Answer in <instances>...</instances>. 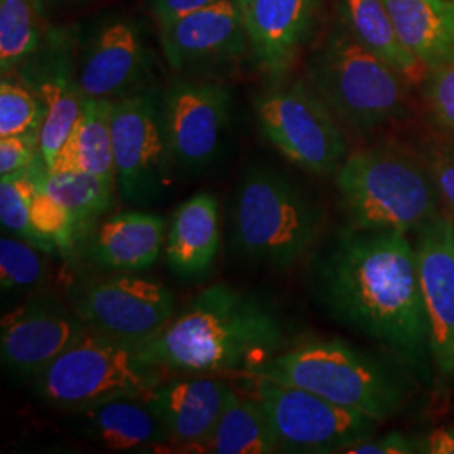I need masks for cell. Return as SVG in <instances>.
Segmentation results:
<instances>
[{
    "label": "cell",
    "instance_id": "5b68a950",
    "mask_svg": "<svg viewBox=\"0 0 454 454\" xmlns=\"http://www.w3.org/2000/svg\"><path fill=\"white\" fill-rule=\"evenodd\" d=\"M335 184L348 226L356 229L409 234L442 212L427 162L397 146L348 153Z\"/></svg>",
    "mask_w": 454,
    "mask_h": 454
},
{
    "label": "cell",
    "instance_id": "d6a6232c",
    "mask_svg": "<svg viewBox=\"0 0 454 454\" xmlns=\"http://www.w3.org/2000/svg\"><path fill=\"white\" fill-rule=\"evenodd\" d=\"M424 101L433 125L454 138V61L429 71L424 82Z\"/></svg>",
    "mask_w": 454,
    "mask_h": 454
},
{
    "label": "cell",
    "instance_id": "836d02e7",
    "mask_svg": "<svg viewBox=\"0 0 454 454\" xmlns=\"http://www.w3.org/2000/svg\"><path fill=\"white\" fill-rule=\"evenodd\" d=\"M427 167L436 184L441 204L450 215H454V138L434 146L427 159Z\"/></svg>",
    "mask_w": 454,
    "mask_h": 454
},
{
    "label": "cell",
    "instance_id": "d4e9b609",
    "mask_svg": "<svg viewBox=\"0 0 454 454\" xmlns=\"http://www.w3.org/2000/svg\"><path fill=\"white\" fill-rule=\"evenodd\" d=\"M337 5L348 33L406 80L426 69L401 41L382 0H337Z\"/></svg>",
    "mask_w": 454,
    "mask_h": 454
},
{
    "label": "cell",
    "instance_id": "7a4b0ae2",
    "mask_svg": "<svg viewBox=\"0 0 454 454\" xmlns=\"http://www.w3.org/2000/svg\"><path fill=\"white\" fill-rule=\"evenodd\" d=\"M286 325L260 294L215 283L138 347L142 360L162 372L251 375L283 350Z\"/></svg>",
    "mask_w": 454,
    "mask_h": 454
},
{
    "label": "cell",
    "instance_id": "4fadbf2b",
    "mask_svg": "<svg viewBox=\"0 0 454 454\" xmlns=\"http://www.w3.org/2000/svg\"><path fill=\"white\" fill-rule=\"evenodd\" d=\"M232 93L221 82L177 80L163 91L165 130L179 168L202 172L219 157L231 121Z\"/></svg>",
    "mask_w": 454,
    "mask_h": 454
},
{
    "label": "cell",
    "instance_id": "4dcf8cb0",
    "mask_svg": "<svg viewBox=\"0 0 454 454\" xmlns=\"http://www.w3.org/2000/svg\"><path fill=\"white\" fill-rule=\"evenodd\" d=\"M44 106L24 82H0V138L26 137L39 142L44 123Z\"/></svg>",
    "mask_w": 454,
    "mask_h": 454
},
{
    "label": "cell",
    "instance_id": "d590c367",
    "mask_svg": "<svg viewBox=\"0 0 454 454\" xmlns=\"http://www.w3.org/2000/svg\"><path fill=\"white\" fill-rule=\"evenodd\" d=\"M418 438L404 431H389L384 436H372L352 446L345 454H418Z\"/></svg>",
    "mask_w": 454,
    "mask_h": 454
},
{
    "label": "cell",
    "instance_id": "277c9868",
    "mask_svg": "<svg viewBox=\"0 0 454 454\" xmlns=\"http://www.w3.org/2000/svg\"><path fill=\"white\" fill-rule=\"evenodd\" d=\"M322 206L307 189L271 167H249L231 206V241L244 258L292 268L324 232Z\"/></svg>",
    "mask_w": 454,
    "mask_h": 454
},
{
    "label": "cell",
    "instance_id": "f1b7e54d",
    "mask_svg": "<svg viewBox=\"0 0 454 454\" xmlns=\"http://www.w3.org/2000/svg\"><path fill=\"white\" fill-rule=\"evenodd\" d=\"M39 251L20 238L4 234L0 239V285L4 296L33 294L46 281L48 268Z\"/></svg>",
    "mask_w": 454,
    "mask_h": 454
},
{
    "label": "cell",
    "instance_id": "8d00e7d4",
    "mask_svg": "<svg viewBox=\"0 0 454 454\" xmlns=\"http://www.w3.org/2000/svg\"><path fill=\"white\" fill-rule=\"evenodd\" d=\"M219 0H150V11L159 27L167 26L180 17L206 9Z\"/></svg>",
    "mask_w": 454,
    "mask_h": 454
},
{
    "label": "cell",
    "instance_id": "7402d4cb",
    "mask_svg": "<svg viewBox=\"0 0 454 454\" xmlns=\"http://www.w3.org/2000/svg\"><path fill=\"white\" fill-rule=\"evenodd\" d=\"M80 414L88 439L110 451H148L167 446L162 424L144 397H120Z\"/></svg>",
    "mask_w": 454,
    "mask_h": 454
},
{
    "label": "cell",
    "instance_id": "8992f818",
    "mask_svg": "<svg viewBox=\"0 0 454 454\" xmlns=\"http://www.w3.org/2000/svg\"><path fill=\"white\" fill-rule=\"evenodd\" d=\"M309 82L356 133H371L407 116L406 78L335 24L307 67Z\"/></svg>",
    "mask_w": 454,
    "mask_h": 454
},
{
    "label": "cell",
    "instance_id": "44dd1931",
    "mask_svg": "<svg viewBox=\"0 0 454 454\" xmlns=\"http://www.w3.org/2000/svg\"><path fill=\"white\" fill-rule=\"evenodd\" d=\"M221 249L219 202L211 192L184 200L174 212L165 241L168 268L180 278H197L211 270Z\"/></svg>",
    "mask_w": 454,
    "mask_h": 454
},
{
    "label": "cell",
    "instance_id": "2e32d148",
    "mask_svg": "<svg viewBox=\"0 0 454 454\" xmlns=\"http://www.w3.org/2000/svg\"><path fill=\"white\" fill-rule=\"evenodd\" d=\"M153 58L133 20H114L95 35L82 58L78 82L84 98L120 99L145 90Z\"/></svg>",
    "mask_w": 454,
    "mask_h": 454
},
{
    "label": "cell",
    "instance_id": "3957f363",
    "mask_svg": "<svg viewBox=\"0 0 454 454\" xmlns=\"http://www.w3.org/2000/svg\"><path fill=\"white\" fill-rule=\"evenodd\" d=\"M249 379H270L382 422L412 399L418 379L389 354L377 356L340 339H311L283 348Z\"/></svg>",
    "mask_w": 454,
    "mask_h": 454
},
{
    "label": "cell",
    "instance_id": "484cf974",
    "mask_svg": "<svg viewBox=\"0 0 454 454\" xmlns=\"http://www.w3.org/2000/svg\"><path fill=\"white\" fill-rule=\"evenodd\" d=\"M200 453H278L270 421L260 399L254 394L243 395L234 390L211 436L200 448Z\"/></svg>",
    "mask_w": 454,
    "mask_h": 454
},
{
    "label": "cell",
    "instance_id": "30bf717a",
    "mask_svg": "<svg viewBox=\"0 0 454 454\" xmlns=\"http://www.w3.org/2000/svg\"><path fill=\"white\" fill-rule=\"evenodd\" d=\"M278 453H345L377 433L379 421L322 395L270 379H253Z\"/></svg>",
    "mask_w": 454,
    "mask_h": 454
},
{
    "label": "cell",
    "instance_id": "74e56055",
    "mask_svg": "<svg viewBox=\"0 0 454 454\" xmlns=\"http://www.w3.org/2000/svg\"><path fill=\"white\" fill-rule=\"evenodd\" d=\"M421 454H454V426H439L418 438Z\"/></svg>",
    "mask_w": 454,
    "mask_h": 454
},
{
    "label": "cell",
    "instance_id": "9a60e30c",
    "mask_svg": "<svg viewBox=\"0 0 454 454\" xmlns=\"http://www.w3.org/2000/svg\"><path fill=\"white\" fill-rule=\"evenodd\" d=\"M438 382H454V223L441 212L414 232Z\"/></svg>",
    "mask_w": 454,
    "mask_h": 454
},
{
    "label": "cell",
    "instance_id": "e0dca14e",
    "mask_svg": "<svg viewBox=\"0 0 454 454\" xmlns=\"http://www.w3.org/2000/svg\"><path fill=\"white\" fill-rule=\"evenodd\" d=\"M234 389L214 375L162 380L144 399L162 424L168 444L200 451L223 416Z\"/></svg>",
    "mask_w": 454,
    "mask_h": 454
},
{
    "label": "cell",
    "instance_id": "ba28073f",
    "mask_svg": "<svg viewBox=\"0 0 454 454\" xmlns=\"http://www.w3.org/2000/svg\"><path fill=\"white\" fill-rule=\"evenodd\" d=\"M262 137L298 168L335 176L348 157L339 118L309 82H276L256 98Z\"/></svg>",
    "mask_w": 454,
    "mask_h": 454
},
{
    "label": "cell",
    "instance_id": "1f68e13d",
    "mask_svg": "<svg viewBox=\"0 0 454 454\" xmlns=\"http://www.w3.org/2000/svg\"><path fill=\"white\" fill-rule=\"evenodd\" d=\"M31 223L34 231L48 244L51 253L58 251L63 256H69L84 241L82 227L73 212L39 189L31 204Z\"/></svg>",
    "mask_w": 454,
    "mask_h": 454
},
{
    "label": "cell",
    "instance_id": "52a82bcc",
    "mask_svg": "<svg viewBox=\"0 0 454 454\" xmlns=\"http://www.w3.org/2000/svg\"><path fill=\"white\" fill-rule=\"evenodd\" d=\"M163 380L138 347L86 328L78 340L34 379V395L49 407L82 412L120 399L144 397Z\"/></svg>",
    "mask_w": 454,
    "mask_h": 454
},
{
    "label": "cell",
    "instance_id": "6da1fadb",
    "mask_svg": "<svg viewBox=\"0 0 454 454\" xmlns=\"http://www.w3.org/2000/svg\"><path fill=\"white\" fill-rule=\"evenodd\" d=\"M320 309L397 358L422 387L438 382L416 246L406 232L340 229L315 258Z\"/></svg>",
    "mask_w": 454,
    "mask_h": 454
},
{
    "label": "cell",
    "instance_id": "ffe728a7",
    "mask_svg": "<svg viewBox=\"0 0 454 454\" xmlns=\"http://www.w3.org/2000/svg\"><path fill=\"white\" fill-rule=\"evenodd\" d=\"M165 241L167 224L162 215L118 212L93 229L88 238L86 260L103 271L140 273L159 261Z\"/></svg>",
    "mask_w": 454,
    "mask_h": 454
},
{
    "label": "cell",
    "instance_id": "f35d334b",
    "mask_svg": "<svg viewBox=\"0 0 454 454\" xmlns=\"http://www.w3.org/2000/svg\"><path fill=\"white\" fill-rule=\"evenodd\" d=\"M236 2H238V4H239V7H241V9H243V12H244V9H246V5H247V0H236Z\"/></svg>",
    "mask_w": 454,
    "mask_h": 454
},
{
    "label": "cell",
    "instance_id": "e575fe53",
    "mask_svg": "<svg viewBox=\"0 0 454 454\" xmlns=\"http://www.w3.org/2000/svg\"><path fill=\"white\" fill-rule=\"evenodd\" d=\"M39 157L37 140L26 137L0 138V177L29 170Z\"/></svg>",
    "mask_w": 454,
    "mask_h": 454
},
{
    "label": "cell",
    "instance_id": "5bb4252c",
    "mask_svg": "<svg viewBox=\"0 0 454 454\" xmlns=\"http://www.w3.org/2000/svg\"><path fill=\"white\" fill-rule=\"evenodd\" d=\"M168 66L179 74H209L236 65L247 52L243 9L236 0H219L206 9L160 26Z\"/></svg>",
    "mask_w": 454,
    "mask_h": 454
},
{
    "label": "cell",
    "instance_id": "cb8c5ba5",
    "mask_svg": "<svg viewBox=\"0 0 454 454\" xmlns=\"http://www.w3.org/2000/svg\"><path fill=\"white\" fill-rule=\"evenodd\" d=\"M112 99L84 98L80 120L49 172L84 170L116 185Z\"/></svg>",
    "mask_w": 454,
    "mask_h": 454
},
{
    "label": "cell",
    "instance_id": "ab89813d",
    "mask_svg": "<svg viewBox=\"0 0 454 454\" xmlns=\"http://www.w3.org/2000/svg\"><path fill=\"white\" fill-rule=\"evenodd\" d=\"M52 2H65V0H52Z\"/></svg>",
    "mask_w": 454,
    "mask_h": 454
},
{
    "label": "cell",
    "instance_id": "7c38bea8",
    "mask_svg": "<svg viewBox=\"0 0 454 454\" xmlns=\"http://www.w3.org/2000/svg\"><path fill=\"white\" fill-rule=\"evenodd\" d=\"M67 300L35 292L2 317V367L16 380H34L86 332Z\"/></svg>",
    "mask_w": 454,
    "mask_h": 454
},
{
    "label": "cell",
    "instance_id": "d6986e66",
    "mask_svg": "<svg viewBox=\"0 0 454 454\" xmlns=\"http://www.w3.org/2000/svg\"><path fill=\"white\" fill-rule=\"evenodd\" d=\"M318 0H247L244 9L251 52L261 71L275 82H286L305 48Z\"/></svg>",
    "mask_w": 454,
    "mask_h": 454
},
{
    "label": "cell",
    "instance_id": "8fae6325",
    "mask_svg": "<svg viewBox=\"0 0 454 454\" xmlns=\"http://www.w3.org/2000/svg\"><path fill=\"white\" fill-rule=\"evenodd\" d=\"M108 273L73 281L66 293L67 303L88 328L140 347L176 315L174 294L150 276Z\"/></svg>",
    "mask_w": 454,
    "mask_h": 454
},
{
    "label": "cell",
    "instance_id": "83f0119b",
    "mask_svg": "<svg viewBox=\"0 0 454 454\" xmlns=\"http://www.w3.org/2000/svg\"><path fill=\"white\" fill-rule=\"evenodd\" d=\"M39 0H0V67L11 73L41 48Z\"/></svg>",
    "mask_w": 454,
    "mask_h": 454
},
{
    "label": "cell",
    "instance_id": "9c48e42d",
    "mask_svg": "<svg viewBox=\"0 0 454 454\" xmlns=\"http://www.w3.org/2000/svg\"><path fill=\"white\" fill-rule=\"evenodd\" d=\"M116 192L129 206H150L168 192L177 167L165 130L163 91L146 86L112 108Z\"/></svg>",
    "mask_w": 454,
    "mask_h": 454
},
{
    "label": "cell",
    "instance_id": "4316f807",
    "mask_svg": "<svg viewBox=\"0 0 454 454\" xmlns=\"http://www.w3.org/2000/svg\"><path fill=\"white\" fill-rule=\"evenodd\" d=\"M35 189L52 195L73 212L84 239L97 227L98 219L112 209L116 185L84 170L49 172L39 157L31 168Z\"/></svg>",
    "mask_w": 454,
    "mask_h": 454
},
{
    "label": "cell",
    "instance_id": "ac0fdd59",
    "mask_svg": "<svg viewBox=\"0 0 454 454\" xmlns=\"http://www.w3.org/2000/svg\"><path fill=\"white\" fill-rule=\"evenodd\" d=\"M20 67L22 82L33 90L46 112L39 137V153L51 170L80 120L84 95L61 39H56L43 54L35 51Z\"/></svg>",
    "mask_w": 454,
    "mask_h": 454
},
{
    "label": "cell",
    "instance_id": "f546056e",
    "mask_svg": "<svg viewBox=\"0 0 454 454\" xmlns=\"http://www.w3.org/2000/svg\"><path fill=\"white\" fill-rule=\"evenodd\" d=\"M31 168L16 176L0 177V223L5 232L33 244L44 254H52L31 223V204L37 191Z\"/></svg>",
    "mask_w": 454,
    "mask_h": 454
},
{
    "label": "cell",
    "instance_id": "603a6c76",
    "mask_svg": "<svg viewBox=\"0 0 454 454\" xmlns=\"http://www.w3.org/2000/svg\"><path fill=\"white\" fill-rule=\"evenodd\" d=\"M409 52L427 71L454 61V0H382Z\"/></svg>",
    "mask_w": 454,
    "mask_h": 454
}]
</instances>
